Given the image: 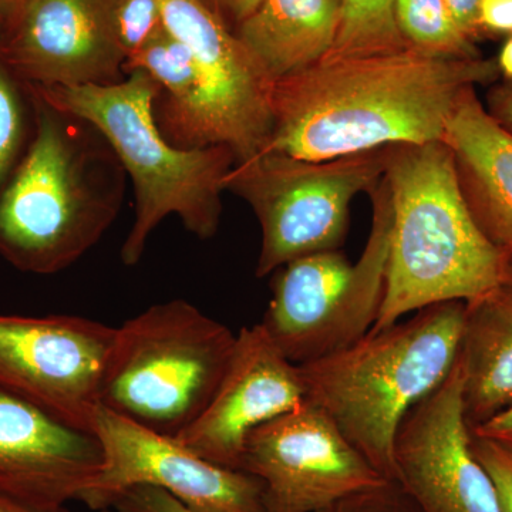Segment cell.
<instances>
[{
  "label": "cell",
  "mask_w": 512,
  "mask_h": 512,
  "mask_svg": "<svg viewBox=\"0 0 512 512\" xmlns=\"http://www.w3.org/2000/svg\"><path fill=\"white\" fill-rule=\"evenodd\" d=\"M369 195L372 228L355 264L335 249L293 259L274 272L261 325L295 365L349 348L375 326L386 288L393 211L384 178Z\"/></svg>",
  "instance_id": "obj_8"
},
{
  "label": "cell",
  "mask_w": 512,
  "mask_h": 512,
  "mask_svg": "<svg viewBox=\"0 0 512 512\" xmlns=\"http://www.w3.org/2000/svg\"><path fill=\"white\" fill-rule=\"evenodd\" d=\"M100 512H113L111 510H104V511H100Z\"/></svg>",
  "instance_id": "obj_35"
},
{
  "label": "cell",
  "mask_w": 512,
  "mask_h": 512,
  "mask_svg": "<svg viewBox=\"0 0 512 512\" xmlns=\"http://www.w3.org/2000/svg\"><path fill=\"white\" fill-rule=\"evenodd\" d=\"M463 301L436 303L349 348L299 366L319 406L386 480L396 483L394 439L406 414L456 363Z\"/></svg>",
  "instance_id": "obj_4"
},
{
  "label": "cell",
  "mask_w": 512,
  "mask_h": 512,
  "mask_svg": "<svg viewBox=\"0 0 512 512\" xmlns=\"http://www.w3.org/2000/svg\"><path fill=\"white\" fill-rule=\"evenodd\" d=\"M468 89L448 121L443 143L453 154L461 194L485 238L512 255V133Z\"/></svg>",
  "instance_id": "obj_17"
},
{
  "label": "cell",
  "mask_w": 512,
  "mask_h": 512,
  "mask_svg": "<svg viewBox=\"0 0 512 512\" xmlns=\"http://www.w3.org/2000/svg\"><path fill=\"white\" fill-rule=\"evenodd\" d=\"M111 510L116 512H191L180 501L175 500L173 495L165 493L160 488L148 487V485H138V487L127 490L117 498ZM330 510L320 512H330Z\"/></svg>",
  "instance_id": "obj_26"
},
{
  "label": "cell",
  "mask_w": 512,
  "mask_h": 512,
  "mask_svg": "<svg viewBox=\"0 0 512 512\" xmlns=\"http://www.w3.org/2000/svg\"><path fill=\"white\" fill-rule=\"evenodd\" d=\"M330 512H421L397 483L352 495L340 501Z\"/></svg>",
  "instance_id": "obj_25"
},
{
  "label": "cell",
  "mask_w": 512,
  "mask_h": 512,
  "mask_svg": "<svg viewBox=\"0 0 512 512\" xmlns=\"http://www.w3.org/2000/svg\"><path fill=\"white\" fill-rule=\"evenodd\" d=\"M404 49L407 46L394 20V0H342L338 36L325 59L379 55Z\"/></svg>",
  "instance_id": "obj_21"
},
{
  "label": "cell",
  "mask_w": 512,
  "mask_h": 512,
  "mask_svg": "<svg viewBox=\"0 0 512 512\" xmlns=\"http://www.w3.org/2000/svg\"><path fill=\"white\" fill-rule=\"evenodd\" d=\"M478 26L483 39L512 35V0H481Z\"/></svg>",
  "instance_id": "obj_27"
},
{
  "label": "cell",
  "mask_w": 512,
  "mask_h": 512,
  "mask_svg": "<svg viewBox=\"0 0 512 512\" xmlns=\"http://www.w3.org/2000/svg\"><path fill=\"white\" fill-rule=\"evenodd\" d=\"M342 0H262L235 30L275 82L322 62L336 42Z\"/></svg>",
  "instance_id": "obj_19"
},
{
  "label": "cell",
  "mask_w": 512,
  "mask_h": 512,
  "mask_svg": "<svg viewBox=\"0 0 512 512\" xmlns=\"http://www.w3.org/2000/svg\"><path fill=\"white\" fill-rule=\"evenodd\" d=\"M511 448V447H510Z\"/></svg>",
  "instance_id": "obj_36"
},
{
  "label": "cell",
  "mask_w": 512,
  "mask_h": 512,
  "mask_svg": "<svg viewBox=\"0 0 512 512\" xmlns=\"http://www.w3.org/2000/svg\"><path fill=\"white\" fill-rule=\"evenodd\" d=\"M103 464L100 441L0 390V494L37 507L79 501Z\"/></svg>",
  "instance_id": "obj_16"
},
{
  "label": "cell",
  "mask_w": 512,
  "mask_h": 512,
  "mask_svg": "<svg viewBox=\"0 0 512 512\" xmlns=\"http://www.w3.org/2000/svg\"><path fill=\"white\" fill-rule=\"evenodd\" d=\"M463 386L457 359L397 430L396 483L421 512H503L493 478L471 448Z\"/></svg>",
  "instance_id": "obj_14"
},
{
  "label": "cell",
  "mask_w": 512,
  "mask_h": 512,
  "mask_svg": "<svg viewBox=\"0 0 512 512\" xmlns=\"http://www.w3.org/2000/svg\"><path fill=\"white\" fill-rule=\"evenodd\" d=\"M92 433L103 464L79 501L90 510H111L138 485L160 488L191 512H266L264 484L245 473L198 456L173 436L140 426L100 406Z\"/></svg>",
  "instance_id": "obj_11"
},
{
  "label": "cell",
  "mask_w": 512,
  "mask_h": 512,
  "mask_svg": "<svg viewBox=\"0 0 512 512\" xmlns=\"http://www.w3.org/2000/svg\"><path fill=\"white\" fill-rule=\"evenodd\" d=\"M306 400L299 366L261 323L239 330L227 372L204 412L175 439L218 466L241 470L249 434Z\"/></svg>",
  "instance_id": "obj_15"
},
{
  "label": "cell",
  "mask_w": 512,
  "mask_h": 512,
  "mask_svg": "<svg viewBox=\"0 0 512 512\" xmlns=\"http://www.w3.org/2000/svg\"><path fill=\"white\" fill-rule=\"evenodd\" d=\"M19 0H0V30L5 26L6 20L12 15Z\"/></svg>",
  "instance_id": "obj_34"
},
{
  "label": "cell",
  "mask_w": 512,
  "mask_h": 512,
  "mask_svg": "<svg viewBox=\"0 0 512 512\" xmlns=\"http://www.w3.org/2000/svg\"><path fill=\"white\" fill-rule=\"evenodd\" d=\"M392 148L325 161L262 151L235 164L224 187L247 202L261 227L255 275L265 278L293 259L339 249L350 204L379 187Z\"/></svg>",
  "instance_id": "obj_7"
},
{
  "label": "cell",
  "mask_w": 512,
  "mask_h": 512,
  "mask_svg": "<svg viewBox=\"0 0 512 512\" xmlns=\"http://www.w3.org/2000/svg\"><path fill=\"white\" fill-rule=\"evenodd\" d=\"M114 18L127 59L164 28L163 13L157 0H117Z\"/></svg>",
  "instance_id": "obj_23"
},
{
  "label": "cell",
  "mask_w": 512,
  "mask_h": 512,
  "mask_svg": "<svg viewBox=\"0 0 512 512\" xmlns=\"http://www.w3.org/2000/svg\"><path fill=\"white\" fill-rule=\"evenodd\" d=\"M29 90L32 136L0 191V255L26 274L55 275L119 217L127 174L93 124Z\"/></svg>",
  "instance_id": "obj_2"
},
{
  "label": "cell",
  "mask_w": 512,
  "mask_h": 512,
  "mask_svg": "<svg viewBox=\"0 0 512 512\" xmlns=\"http://www.w3.org/2000/svg\"><path fill=\"white\" fill-rule=\"evenodd\" d=\"M0 512H70L66 507H37L0 494Z\"/></svg>",
  "instance_id": "obj_32"
},
{
  "label": "cell",
  "mask_w": 512,
  "mask_h": 512,
  "mask_svg": "<svg viewBox=\"0 0 512 512\" xmlns=\"http://www.w3.org/2000/svg\"><path fill=\"white\" fill-rule=\"evenodd\" d=\"M457 25L473 42L483 40L478 26V8L481 0H444Z\"/></svg>",
  "instance_id": "obj_29"
},
{
  "label": "cell",
  "mask_w": 512,
  "mask_h": 512,
  "mask_svg": "<svg viewBox=\"0 0 512 512\" xmlns=\"http://www.w3.org/2000/svg\"><path fill=\"white\" fill-rule=\"evenodd\" d=\"M495 63H497L500 77H504V82L512 83V35L505 37Z\"/></svg>",
  "instance_id": "obj_33"
},
{
  "label": "cell",
  "mask_w": 512,
  "mask_h": 512,
  "mask_svg": "<svg viewBox=\"0 0 512 512\" xmlns=\"http://www.w3.org/2000/svg\"><path fill=\"white\" fill-rule=\"evenodd\" d=\"M498 79L495 59L483 56L444 59L404 49L325 59L272 82L264 151L325 161L443 141L463 93Z\"/></svg>",
  "instance_id": "obj_1"
},
{
  "label": "cell",
  "mask_w": 512,
  "mask_h": 512,
  "mask_svg": "<svg viewBox=\"0 0 512 512\" xmlns=\"http://www.w3.org/2000/svg\"><path fill=\"white\" fill-rule=\"evenodd\" d=\"M394 20L407 49L444 59L483 56L444 0H394Z\"/></svg>",
  "instance_id": "obj_20"
},
{
  "label": "cell",
  "mask_w": 512,
  "mask_h": 512,
  "mask_svg": "<svg viewBox=\"0 0 512 512\" xmlns=\"http://www.w3.org/2000/svg\"><path fill=\"white\" fill-rule=\"evenodd\" d=\"M114 332L83 316L0 313V390L92 433Z\"/></svg>",
  "instance_id": "obj_10"
},
{
  "label": "cell",
  "mask_w": 512,
  "mask_h": 512,
  "mask_svg": "<svg viewBox=\"0 0 512 512\" xmlns=\"http://www.w3.org/2000/svg\"><path fill=\"white\" fill-rule=\"evenodd\" d=\"M470 431L473 436L497 441L512 448V406Z\"/></svg>",
  "instance_id": "obj_31"
},
{
  "label": "cell",
  "mask_w": 512,
  "mask_h": 512,
  "mask_svg": "<svg viewBox=\"0 0 512 512\" xmlns=\"http://www.w3.org/2000/svg\"><path fill=\"white\" fill-rule=\"evenodd\" d=\"M485 109L505 130L512 133V83L497 84L487 94Z\"/></svg>",
  "instance_id": "obj_30"
},
{
  "label": "cell",
  "mask_w": 512,
  "mask_h": 512,
  "mask_svg": "<svg viewBox=\"0 0 512 512\" xmlns=\"http://www.w3.org/2000/svg\"><path fill=\"white\" fill-rule=\"evenodd\" d=\"M464 303L457 359L471 430L512 406V255L497 284Z\"/></svg>",
  "instance_id": "obj_18"
},
{
  "label": "cell",
  "mask_w": 512,
  "mask_h": 512,
  "mask_svg": "<svg viewBox=\"0 0 512 512\" xmlns=\"http://www.w3.org/2000/svg\"><path fill=\"white\" fill-rule=\"evenodd\" d=\"M165 28L190 49L200 94L181 148L224 146L237 163L264 151L271 137L272 80L227 23L202 0H157Z\"/></svg>",
  "instance_id": "obj_9"
},
{
  "label": "cell",
  "mask_w": 512,
  "mask_h": 512,
  "mask_svg": "<svg viewBox=\"0 0 512 512\" xmlns=\"http://www.w3.org/2000/svg\"><path fill=\"white\" fill-rule=\"evenodd\" d=\"M383 178L392 231L382 308L372 330L436 303L470 301L497 284L508 254L471 217L446 143L394 146Z\"/></svg>",
  "instance_id": "obj_3"
},
{
  "label": "cell",
  "mask_w": 512,
  "mask_h": 512,
  "mask_svg": "<svg viewBox=\"0 0 512 512\" xmlns=\"http://www.w3.org/2000/svg\"><path fill=\"white\" fill-rule=\"evenodd\" d=\"M231 28L237 30L261 5L262 0H202Z\"/></svg>",
  "instance_id": "obj_28"
},
{
  "label": "cell",
  "mask_w": 512,
  "mask_h": 512,
  "mask_svg": "<svg viewBox=\"0 0 512 512\" xmlns=\"http://www.w3.org/2000/svg\"><path fill=\"white\" fill-rule=\"evenodd\" d=\"M30 111L32 97L28 84L13 72L0 52V191L28 147L32 136Z\"/></svg>",
  "instance_id": "obj_22"
},
{
  "label": "cell",
  "mask_w": 512,
  "mask_h": 512,
  "mask_svg": "<svg viewBox=\"0 0 512 512\" xmlns=\"http://www.w3.org/2000/svg\"><path fill=\"white\" fill-rule=\"evenodd\" d=\"M471 448L493 478L503 512H512V448L473 434Z\"/></svg>",
  "instance_id": "obj_24"
},
{
  "label": "cell",
  "mask_w": 512,
  "mask_h": 512,
  "mask_svg": "<svg viewBox=\"0 0 512 512\" xmlns=\"http://www.w3.org/2000/svg\"><path fill=\"white\" fill-rule=\"evenodd\" d=\"M33 87V86H32ZM49 103L89 121L113 148L134 191V221L121 247V262L136 266L148 239L168 217L200 239L220 229L225 178L237 164L224 146L180 148L156 119L160 87L141 70L111 86L33 87Z\"/></svg>",
  "instance_id": "obj_5"
},
{
  "label": "cell",
  "mask_w": 512,
  "mask_h": 512,
  "mask_svg": "<svg viewBox=\"0 0 512 512\" xmlns=\"http://www.w3.org/2000/svg\"><path fill=\"white\" fill-rule=\"evenodd\" d=\"M241 470L264 484L266 512L328 511L390 483L308 399L249 434Z\"/></svg>",
  "instance_id": "obj_12"
},
{
  "label": "cell",
  "mask_w": 512,
  "mask_h": 512,
  "mask_svg": "<svg viewBox=\"0 0 512 512\" xmlns=\"http://www.w3.org/2000/svg\"><path fill=\"white\" fill-rule=\"evenodd\" d=\"M117 0H19L0 30V52L39 89L111 86L127 74Z\"/></svg>",
  "instance_id": "obj_13"
},
{
  "label": "cell",
  "mask_w": 512,
  "mask_h": 512,
  "mask_svg": "<svg viewBox=\"0 0 512 512\" xmlns=\"http://www.w3.org/2000/svg\"><path fill=\"white\" fill-rule=\"evenodd\" d=\"M235 342L228 326L185 299L156 303L116 328L100 406L178 436L210 403Z\"/></svg>",
  "instance_id": "obj_6"
}]
</instances>
